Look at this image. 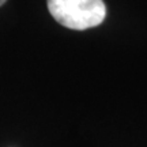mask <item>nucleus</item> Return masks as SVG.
I'll return each instance as SVG.
<instances>
[{"label": "nucleus", "instance_id": "nucleus-1", "mask_svg": "<svg viewBox=\"0 0 147 147\" xmlns=\"http://www.w3.org/2000/svg\"><path fill=\"white\" fill-rule=\"evenodd\" d=\"M56 21L72 30H86L101 25L106 16L102 0H47Z\"/></svg>", "mask_w": 147, "mask_h": 147}, {"label": "nucleus", "instance_id": "nucleus-2", "mask_svg": "<svg viewBox=\"0 0 147 147\" xmlns=\"http://www.w3.org/2000/svg\"><path fill=\"white\" fill-rule=\"evenodd\" d=\"M5 3V0H0V5H3Z\"/></svg>", "mask_w": 147, "mask_h": 147}]
</instances>
